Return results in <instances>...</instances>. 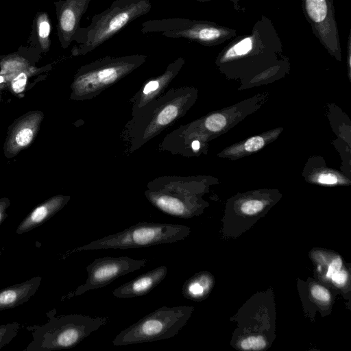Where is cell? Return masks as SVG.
Returning <instances> with one entry per match:
<instances>
[{"label": "cell", "instance_id": "8", "mask_svg": "<svg viewBox=\"0 0 351 351\" xmlns=\"http://www.w3.org/2000/svg\"><path fill=\"white\" fill-rule=\"evenodd\" d=\"M303 14L322 45L338 60L341 59L340 38L334 0H302Z\"/></svg>", "mask_w": 351, "mask_h": 351}, {"label": "cell", "instance_id": "12", "mask_svg": "<svg viewBox=\"0 0 351 351\" xmlns=\"http://www.w3.org/2000/svg\"><path fill=\"white\" fill-rule=\"evenodd\" d=\"M167 271V267L165 265L156 267L116 288L112 295L117 298L145 295L165 278Z\"/></svg>", "mask_w": 351, "mask_h": 351}, {"label": "cell", "instance_id": "1", "mask_svg": "<svg viewBox=\"0 0 351 351\" xmlns=\"http://www.w3.org/2000/svg\"><path fill=\"white\" fill-rule=\"evenodd\" d=\"M152 8L149 0H114L109 8L95 14L86 27H80L71 49L74 56L85 55L111 38Z\"/></svg>", "mask_w": 351, "mask_h": 351}, {"label": "cell", "instance_id": "32", "mask_svg": "<svg viewBox=\"0 0 351 351\" xmlns=\"http://www.w3.org/2000/svg\"><path fill=\"white\" fill-rule=\"evenodd\" d=\"M228 1H231L233 3L234 8V9L237 11H240L241 10V7H240V5L239 4V2L241 0H228Z\"/></svg>", "mask_w": 351, "mask_h": 351}, {"label": "cell", "instance_id": "24", "mask_svg": "<svg viewBox=\"0 0 351 351\" xmlns=\"http://www.w3.org/2000/svg\"><path fill=\"white\" fill-rule=\"evenodd\" d=\"M311 293L314 298L322 302H328L330 299L329 291L320 285H316L313 286Z\"/></svg>", "mask_w": 351, "mask_h": 351}, {"label": "cell", "instance_id": "16", "mask_svg": "<svg viewBox=\"0 0 351 351\" xmlns=\"http://www.w3.org/2000/svg\"><path fill=\"white\" fill-rule=\"evenodd\" d=\"M51 22L47 12H38L32 21V29L27 40V47L33 49L41 55L49 51Z\"/></svg>", "mask_w": 351, "mask_h": 351}, {"label": "cell", "instance_id": "28", "mask_svg": "<svg viewBox=\"0 0 351 351\" xmlns=\"http://www.w3.org/2000/svg\"><path fill=\"white\" fill-rule=\"evenodd\" d=\"M317 181L322 184H332L337 182V178L333 173H321L317 178Z\"/></svg>", "mask_w": 351, "mask_h": 351}, {"label": "cell", "instance_id": "29", "mask_svg": "<svg viewBox=\"0 0 351 351\" xmlns=\"http://www.w3.org/2000/svg\"><path fill=\"white\" fill-rule=\"evenodd\" d=\"M347 277L348 275L345 271L339 270L332 274L331 278L336 284L343 285L346 282Z\"/></svg>", "mask_w": 351, "mask_h": 351}, {"label": "cell", "instance_id": "6", "mask_svg": "<svg viewBox=\"0 0 351 351\" xmlns=\"http://www.w3.org/2000/svg\"><path fill=\"white\" fill-rule=\"evenodd\" d=\"M143 34L160 33L169 38H186L203 46L221 45L237 36V31L208 21L173 17L148 20L142 23Z\"/></svg>", "mask_w": 351, "mask_h": 351}, {"label": "cell", "instance_id": "19", "mask_svg": "<svg viewBox=\"0 0 351 351\" xmlns=\"http://www.w3.org/2000/svg\"><path fill=\"white\" fill-rule=\"evenodd\" d=\"M239 346L244 350H259L265 347L266 341L263 336H250L241 340Z\"/></svg>", "mask_w": 351, "mask_h": 351}, {"label": "cell", "instance_id": "30", "mask_svg": "<svg viewBox=\"0 0 351 351\" xmlns=\"http://www.w3.org/2000/svg\"><path fill=\"white\" fill-rule=\"evenodd\" d=\"M159 83L156 80H152L149 82H148L144 89H143V93L144 94H148L155 90H156L158 88Z\"/></svg>", "mask_w": 351, "mask_h": 351}, {"label": "cell", "instance_id": "17", "mask_svg": "<svg viewBox=\"0 0 351 351\" xmlns=\"http://www.w3.org/2000/svg\"><path fill=\"white\" fill-rule=\"evenodd\" d=\"M50 69V64L42 67L32 66L10 79L8 82L7 90L16 97H22L24 93L34 86L39 80H43L46 76L43 73Z\"/></svg>", "mask_w": 351, "mask_h": 351}, {"label": "cell", "instance_id": "20", "mask_svg": "<svg viewBox=\"0 0 351 351\" xmlns=\"http://www.w3.org/2000/svg\"><path fill=\"white\" fill-rule=\"evenodd\" d=\"M18 328V323L8 324L0 326V349L16 335Z\"/></svg>", "mask_w": 351, "mask_h": 351}, {"label": "cell", "instance_id": "14", "mask_svg": "<svg viewBox=\"0 0 351 351\" xmlns=\"http://www.w3.org/2000/svg\"><path fill=\"white\" fill-rule=\"evenodd\" d=\"M41 280L40 276H35L1 289L0 311L16 307L27 302L38 290Z\"/></svg>", "mask_w": 351, "mask_h": 351}, {"label": "cell", "instance_id": "25", "mask_svg": "<svg viewBox=\"0 0 351 351\" xmlns=\"http://www.w3.org/2000/svg\"><path fill=\"white\" fill-rule=\"evenodd\" d=\"M264 145V139L261 136H254L248 139L244 147L248 152H254L260 149Z\"/></svg>", "mask_w": 351, "mask_h": 351}, {"label": "cell", "instance_id": "26", "mask_svg": "<svg viewBox=\"0 0 351 351\" xmlns=\"http://www.w3.org/2000/svg\"><path fill=\"white\" fill-rule=\"evenodd\" d=\"M11 202L8 197L0 198V225L7 218V209L10 206Z\"/></svg>", "mask_w": 351, "mask_h": 351}, {"label": "cell", "instance_id": "22", "mask_svg": "<svg viewBox=\"0 0 351 351\" xmlns=\"http://www.w3.org/2000/svg\"><path fill=\"white\" fill-rule=\"evenodd\" d=\"M226 123V118L222 114H214L206 119L205 125L209 130L217 132L223 129Z\"/></svg>", "mask_w": 351, "mask_h": 351}, {"label": "cell", "instance_id": "21", "mask_svg": "<svg viewBox=\"0 0 351 351\" xmlns=\"http://www.w3.org/2000/svg\"><path fill=\"white\" fill-rule=\"evenodd\" d=\"M178 113V110L176 106L168 105L158 115V123L161 125L169 123L176 117Z\"/></svg>", "mask_w": 351, "mask_h": 351}, {"label": "cell", "instance_id": "3", "mask_svg": "<svg viewBox=\"0 0 351 351\" xmlns=\"http://www.w3.org/2000/svg\"><path fill=\"white\" fill-rule=\"evenodd\" d=\"M189 232V228L181 224L139 222L121 232L77 247L72 252L138 248L171 243L184 240Z\"/></svg>", "mask_w": 351, "mask_h": 351}, {"label": "cell", "instance_id": "34", "mask_svg": "<svg viewBox=\"0 0 351 351\" xmlns=\"http://www.w3.org/2000/svg\"><path fill=\"white\" fill-rule=\"evenodd\" d=\"M193 1H197L199 2H208V1H210L211 0H193Z\"/></svg>", "mask_w": 351, "mask_h": 351}, {"label": "cell", "instance_id": "15", "mask_svg": "<svg viewBox=\"0 0 351 351\" xmlns=\"http://www.w3.org/2000/svg\"><path fill=\"white\" fill-rule=\"evenodd\" d=\"M41 57L37 51L27 47H21L14 53L0 56V73L8 82L16 74L35 66Z\"/></svg>", "mask_w": 351, "mask_h": 351}, {"label": "cell", "instance_id": "23", "mask_svg": "<svg viewBox=\"0 0 351 351\" xmlns=\"http://www.w3.org/2000/svg\"><path fill=\"white\" fill-rule=\"evenodd\" d=\"M264 204L263 202L256 199H252L244 202L241 206V210L246 215H254L263 210Z\"/></svg>", "mask_w": 351, "mask_h": 351}, {"label": "cell", "instance_id": "2", "mask_svg": "<svg viewBox=\"0 0 351 351\" xmlns=\"http://www.w3.org/2000/svg\"><path fill=\"white\" fill-rule=\"evenodd\" d=\"M56 309L47 312V323L34 326L33 339L25 350L51 351L73 348L109 320L108 317H93L81 314L56 316Z\"/></svg>", "mask_w": 351, "mask_h": 351}, {"label": "cell", "instance_id": "5", "mask_svg": "<svg viewBox=\"0 0 351 351\" xmlns=\"http://www.w3.org/2000/svg\"><path fill=\"white\" fill-rule=\"evenodd\" d=\"M193 307L161 306L121 331L114 346H128L163 340L176 336L186 324Z\"/></svg>", "mask_w": 351, "mask_h": 351}, {"label": "cell", "instance_id": "13", "mask_svg": "<svg viewBox=\"0 0 351 351\" xmlns=\"http://www.w3.org/2000/svg\"><path fill=\"white\" fill-rule=\"evenodd\" d=\"M69 199V196L58 195L38 204L19 223L16 233L21 234L41 226L60 211Z\"/></svg>", "mask_w": 351, "mask_h": 351}, {"label": "cell", "instance_id": "31", "mask_svg": "<svg viewBox=\"0 0 351 351\" xmlns=\"http://www.w3.org/2000/svg\"><path fill=\"white\" fill-rule=\"evenodd\" d=\"M8 80L6 77L0 73V90H4L7 89Z\"/></svg>", "mask_w": 351, "mask_h": 351}, {"label": "cell", "instance_id": "11", "mask_svg": "<svg viewBox=\"0 0 351 351\" xmlns=\"http://www.w3.org/2000/svg\"><path fill=\"white\" fill-rule=\"evenodd\" d=\"M91 0H58L54 2L57 18V36L62 48L67 49L80 27L82 16Z\"/></svg>", "mask_w": 351, "mask_h": 351}, {"label": "cell", "instance_id": "4", "mask_svg": "<svg viewBox=\"0 0 351 351\" xmlns=\"http://www.w3.org/2000/svg\"><path fill=\"white\" fill-rule=\"evenodd\" d=\"M282 43L270 19L263 15L250 34L237 36L219 53V64L243 61L274 60L282 53Z\"/></svg>", "mask_w": 351, "mask_h": 351}, {"label": "cell", "instance_id": "35", "mask_svg": "<svg viewBox=\"0 0 351 351\" xmlns=\"http://www.w3.org/2000/svg\"><path fill=\"white\" fill-rule=\"evenodd\" d=\"M2 90H0V101H1V95H2Z\"/></svg>", "mask_w": 351, "mask_h": 351}, {"label": "cell", "instance_id": "10", "mask_svg": "<svg viewBox=\"0 0 351 351\" xmlns=\"http://www.w3.org/2000/svg\"><path fill=\"white\" fill-rule=\"evenodd\" d=\"M44 117L43 111L32 110L13 121L8 128L3 147L6 158L16 156L32 145L40 130Z\"/></svg>", "mask_w": 351, "mask_h": 351}, {"label": "cell", "instance_id": "7", "mask_svg": "<svg viewBox=\"0 0 351 351\" xmlns=\"http://www.w3.org/2000/svg\"><path fill=\"white\" fill-rule=\"evenodd\" d=\"M145 60V56L138 54L117 58L106 56L82 66L73 84L74 93L80 95L88 88H99L114 82Z\"/></svg>", "mask_w": 351, "mask_h": 351}, {"label": "cell", "instance_id": "33", "mask_svg": "<svg viewBox=\"0 0 351 351\" xmlns=\"http://www.w3.org/2000/svg\"><path fill=\"white\" fill-rule=\"evenodd\" d=\"M192 147L193 149L197 150L199 148V143L198 141H194L192 143Z\"/></svg>", "mask_w": 351, "mask_h": 351}, {"label": "cell", "instance_id": "18", "mask_svg": "<svg viewBox=\"0 0 351 351\" xmlns=\"http://www.w3.org/2000/svg\"><path fill=\"white\" fill-rule=\"evenodd\" d=\"M210 287V278L206 274H198L185 282L182 287L184 298L198 300L204 297Z\"/></svg>", "mask_w": 351, "mask_h": 351}, {"label": "cell", "instance_id": "9", "mask_svg": "<svg viewBox=\"0 0 351 351\" xmlns=\"http://www.w3.org/2000/svg\"><path fill=\"white\" fill-rule=\"evenodd\" d=\"M147 262V259L137 260L128 256L96 258L86 267L88 278L85 284L77 287L73 296L106 287L117 278L143 267Z\"/></svg>", "mask_w": 351, "mask_h": 351}, {"label": "cell", "instance_id": "27", "mask_svg": "<svg viewBox=\"0 0 351 351\" xmlns=\"http://www.w3.org/2000/svg\"><path fill=\"white\" fill-rule=\"evenodd\" d=\"M342 261L339 257L334 258L330 263L326 273L327 278H331L332 274L341 269Z\"/></svg>", "mask_w": 351, "mask_h": 351}]
</instances>
